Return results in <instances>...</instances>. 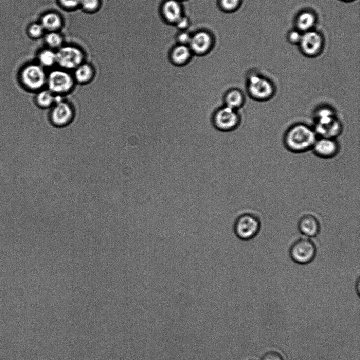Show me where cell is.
Masks as SVG:
<instances>
[{
	"label": "cell",
	"instance_id": "cell-30",
	"mask_svg": "<svg viewBox=\"0 0 360 360\" xmlns=\"http://www.w3.org/2000/svg\"><path fill=\"white\" fill-rule=\"evenodd\" d=\"M192 37L189 34L186 32L182 33L179 36V40L183 43H190Z\"/></svg>",
	"mask_w": 360,
	"mask_h": 360
},
{
	"label": "cell",
	"instance_id": "cell-24",
	"mask_svg": "<svg viewBox=\"0 0 360 360\" xmlns=\"http://www.w3.org/2000/svg\"><path fill=\"white\" fill-rule=\"evenodd\" d=\"M100 0H82L80 6L88 12H94L98 9Z\"/></svg>",
	"mask_w": 360,
	"mask_h": 360
},
{
	"label": "cell",
	"instance_id": "cell-14",
	"mask_svg": "<svg viewBox=\"0 0 360 360\" xmlns=\"http://www.w3.org/2000/svg\"><path fill=\"white\" fill-rule=\"evenodd\" d=\"M224 102L225 106L238 111L245 104V97L240 90L232 89L226 93Z\"/></svg>",
	"mask_w": 360,
	"mask_h": 360
},
{
	"label": "cell",
	"instance_id": "cell-10",
	"mask_svg": "<svg viewBox=\"0 0 360 360\" xmlns=\"http://www.w3.org/2000/svg\"><path fill=\"white\" fill-rule=\"evenodd\" d=\"M75 117L73 106L65 100L53 106L50 115L51 123L60 128L66 127L73 122Z\"/></svg>",
	"mask_w": 360,
	"mask_h": 360
},
{
	"label": "cell",
	"instance_id": "cell-2",
	"mask_svg": "<svg viewBox=\"0 0 360 360\" xmlns=\"http://www.w3.org/2000/svg\"><path fill=\"white\" fill-rule=\"evenodd\" d=\"M313 128L318 137L336 139L343 132V125L331 107L319 108L315 114Z\"/></svg>",
	"mask_w": 360,
	"mask_h": 360
},
{
	"label": "cell",
	"instance_id": "cell-23",
	"mask_svg": "<svg viewBox=\"0 0 360 360\" xmlns=\"http://www.w3.org/2000/svg\"><path fill=\"white\" fill-rule=\"evenodd\" d=\"M46 43L52 48H60L63 39L62 36L57 31L49 32L45 37Z\"/></svg>",
	"mask_w": 360,
	"mask_h": 360
},
{
	"label": "cell",
	"instance_id": "cell-27",
	"mask_svg": "<svg viewBox=\"0 0 360 360\" xmlns=\"http://www.w3.org/2000/svg\"><path fill=\"white\" fill-rule=\"evenodd\" d=\"M262 360H283V358L277 351H269L263 355Z\"/></svg>",
	"mask_w": 360,
	"mask_h": 360
},
{
	"label": "cell",
	"instance_id": "cell-18",
	"mask_svg": "<svg viewBox=\"0 0 360 360\" xmlns=\"http://www.w3.org/2000/svg\"><path fill=\"white\" fill-rule=\"evenodd\" d=\"M164 13L166 19L176 23L182 17V10L179 3L176 0H168L164 5Z\"/></svg>",
	"mask_w": 360,
	"mask_h": 360
},
{
	"label": "cell",
	"instance_id": "cell-16",
	"mask_svg": "<svg viewBox=\"0 0 360 360\" xmlns=\"http://www.w3.org/2000/svg\"><path fill=\"white\" fill-rule=\"evenodd\" d=\"M192 49L197 53H203L208 50L211 44V38L208 34L201 32L197 33L192 37Z\"/></svg>",
	"mask_w": 360,
	"mask_h": 360
},
{
	"label": "cell",
	"instance_id": "cell-32",
	"mask_svg": "<svg viewBox=\"0 0 360 360\" xmlns=\"http://www.w3.org/2000/svg\"><path fill=\"white\" fill-rule=\"evenodd\" d=\"M249 360H255V359H249Z\"/></svg>",
	"mask_w": 360,
	"mask_h": 360
},
{
	"label": "cell",
	"instance_id": "cell-29",
	"mask_svg": "<svg viewBox=\"0 0 360 360\" xmlns=\"http://www.w3.org/2000/svg\"><path fill=\"white\" fill-rule=\"evenodd\" d=\"M301 37L302 34L296 31L291 32L289 35L290 41L293 43H300Z\"/></svg>",
	"mask_w": 360,
	"mask_h": 360
},
{
	"label": "cell",
	"instance_id": "cell-1",
	"mask_svg": "<svg viewBox=\"0 0 360 360\" xmlns=\"http://www.w3.org/2000/svg\"><path fill=\"white\" fill-rule=\"evenodd\" d=\"M318 138L313 128L304 123H297L286 131L283 138L285 148L290 152L301 153L312 150Z\"/></svg>",
	"mask_w": 360,
	"mask_h": 360
},
{
	"label": "cell",
	"instance_id": "cell-26",
	"mask_svg": "<svg viewBox=\"0 0 360 360\" xmlns=\"http://www.w3.org/2000/svg\"><path fill=\"white\" fill-rule=\"evenodd\" d=\"M82 0H59L60 5L68 9H75L80 6Z\"/></svg>",
	"mask_w": 360,
	"mask_h": 360
},
{
	"label": "cell",
	"instance_id": "cell-15",
	"mask_svg": "<svg viewBox=\"0 0 360 360\" xmlns=\"http://www.w3.org/2000/svg\"><path fill=\"white\" fill-rule=\"evenodd\" d=\"M74 70V79L80 84H87L94 79L95 71L91 65L83 63Z\"/></svg>",
	"mask_w": 360,
	"mask_h": 360
},
{
	"label": "cell",
	"instance_id": "cell-5",
	"mask_svg": "<svg viewBox=\"0 0 360 360\" xmlns=\"http://www.w3.org/2000/svg\"><path fill=\"white\" fill-rule=\"evenodd\" d=\"M47 75L43 66L32 64L22 71L20 81L22 86L28 92H38L47 84Z\"/></svg>",
	"mask_w": 360,
	"mask_h": 360
},
{
	"label": "cell",
	"instance_id": "cell-3",
	"mask_svg": "<svg viewBox=\"0 0 360 360\" xmlns=\"http://www.w3.org/2000/svg\"><path fill=\"white\" fill-rule=\"evenodd\" d=\"M247 91L252 99L258 102H266L275 96L276 87L271 80L255 74L251 75L247 81Z\"/></svg>",
	"mask_w": 360,
	"mask_h": 360
},
{
	"label": "cell",
	"instance_id": "cell-22",
	"mask_svg": "<svg viewBox=\"0 0 360 360\" xmlns=\"http://www.w3.org/2000/svg\"><path fill=\"white\" fill-rule=\"evenodd\" d=\"M41 66L43 67H50L57 64L56 52L51 49L43 50L39 56Z\"/></svg>",
	"mask_w": 360,
	"mask_h": 360
},
{
	"label": "cell",
	"instance_id": "cell-6",
	"mask_svg": "<svg viewBox=\"0 0 360 360\" xmlns=\"http://www.w3.org/2000/svg\"><path fill=\"white\" fill-rule=\"evenodd\" d=\"M317 253L316 244L309 238H301L296 240L289 250V255L292 261L302 265L311 263L315 259Z\"/></svg>",
	"mask_w": 360,
	"mask_h": 360
},
{
	"label": "cell",
	"instance_id": "cell-11",
	"mask_svg": "<svg viewBox=\"0 0 360 360\" xmlns=\"http://www.w3.org/2000/svg\"><path fill=\"white\" fill-rule=\"evenodd\" d=\"M336 139L318 137L312 149L314 154L323 159H331L337 155L340 145Z\"/></svg>",
	"mask_w": 360,
	"mask_h": 360
},
{
	"label": "cell",
	"instance_id": "cell-19",
	"mask_svg": "<svg viewBox=\"0 0 360 360\" xmlns=\"http://www.w3.org/2000/svg\"><path fill=\"white\" fill-rule=\"evenodd\" d=\"M56 96L48 89H43L35 96L36 104L42 109H48L55 104Z\"/></svg>",
	"mask_w": 360,
	"mask_h": 360
},
{
	"label": "cell",
	"instance_id": "cell-20",
	"mask_svg": "<svg viewBox=\"0 0 360 360\" xmlns=\"http://www.w3.org/2000/svg\"><path fill=\"white\" fill-rule=\"evenodd\" d=\"M315 17L312 13L304 12L301 13L297 21V27L302 31L308 32L314 26Z\"/></svg>",
	"mask_w": 360,
	"mask_h": 360
},
{
	"label": "cell",
	"instance_id": "cell-12",
	"mask_svg": "<svg viewBox=\"0 0 360 360\" xmlns=\"http://www.w3.org/2000/svg\"><path fill=\"white\" fill-rule=\"evenodd\" d=\"M298 228L299 232L305 237L315 238L320 232L321 224L314 215L308 213L300 218Z\"/></svg>",
	"mask_w": 360,
	"mask_h": 360
},
{
	"label": "cell",
	"instance_id": "cell-13",
	"mask_svg": "<svg viewBox=\"0 0 360 360\" xmlns=\"http://www.w3.org/2000/svg\"><path fill=\"white\" fill-rule=\"evenodd\" d=\"M300 44L301 49L305 55L314 56L322 48V40L317 32L309 31L302 35Z\"/></svg>",
	"mask_w": 360,
	"mask_h": 360
},
{
	"label": "cell",
	"instance_id": "cell-17",
	"mask_svg": "<svg viewBox=\"0 0 360 360\" xmlns=\"http://www.w3.org/2000/svg\"><path fill=\"white\" fill-rule=\"evenodd\" d=\"M41 25L45 30L49 32L57 31L62 26V20L61 16L55 12H49L45 14L41 21Z\"/></svg>",
	"mask_w": 360,
	"mask_h": 360
},
{
	"label": "cell",
	"instance_id": "cell-7",
	"mask_svg": "<svg viewBox=\"0 0 360 360\" xmlns=\"http://www.w3.org/2000/svg\"><path fill=\"white\" fill-rule=\"evenodd\" d=\"M75 81L67 70H52L47 76L48 89L55 95H63L69 93L74 89Z\"/></svg>",
	"mask_w": 360,
	"mask_h": 360
},
{
	"label": "cell",
	"instance_id": "cell-25",
	"mask_svg": "<svg viewBox=\"0 0 360 360\" xmlns=\"http://www.w3.org/2000/svg\"><path fill=\"white\" fill-rule=\"evenodd\" d=\"M45 29L41 24H34L29 28V33L31 37L38 38L43 35Z\"/></svg>",
	"mask_w": 360,
	"mask_h": 360
},
{
	"label": "cell",
	"instance_id": "cell-4",
	"mask_svg": "<svg viewBox=\"0 0 360 360\" xmlns=\"http://www.w3.org/2000/svg\"><path fill=\"white\" fill-rule=\"evenodd\" d=\"M261 225L258 215L250 212L243 213L237 217L234 225V231L239 239L248 241L258 236Z\"/></svg>",
	"mask_w": 360,
	"mask_h": 360
},
{
	"label": "cell",
	"instance_id": "cell-9",
	"mask_svg": "<svg viewBox=\"0 0 360 360\" xmlns=\"http://www.w3.org/2000/svg\"><path fill=\"white\" fill-rule=\"evenodd\" d=\"M57 64L63 70H75L83 63V51L74 46H65L56 52Z\"/></svg>",
	"mask_w": 360,
	"mask_h": 360
},
{
	"label": "cell",
	"instance_id": "cell-8",
	"mask_svg": "<svg viewBox=\"0 0 360 360\" xmlns=\"http://www.w3.org/2000/svg\"><path fill=\"white\" fill-rule=\"evenodd\" d=\"M213 125L222 132H230L236 130L241 123V117L237 110L225 105L216 111L213 116Z\"/></svg>",
	"mask_w": 360,
	"mask_h": 360
},
{
	"label": "cell",
	"instance_id": "cell-31",
	"mask_svg": "<svg viewBox=\"0 0 360 360\" xmlns=\"http://www.w3.org/2000/svg\"><path fill=\"white\" fill-rule=\"evenodd\" d=\"M177 25L180 28H184L187 27L188 25V21L186 18L181 17L180 19L176 22Z\"/></svg>",
	"mask_w": 360,
	"mask_h": 360
},
{
	"label": "cell",
	"instance_id": "cell-21",
	"mask_svg": "<svg viewBox=\"0 0 360 360\" xmlns=\"http://www.w3.org/2000/svg\"><path fill=\"white\" fill-rule=\"evenodd\" d=\"M190 55L189 48L185 45L177 47L173 52V59L174 62L178 64L185 63Z\"/></svg>",
	"mask_w": 360,
	"mask_h": 360
},
{
	"label": "cell",
	"instance_id": "cell-28",
	"mask_svg": "<svg viewBox=\"0 0 360 360\" xmlns=\"http://www.w3.org/2000/svg\"><path fill=\"white\" fill-rule=\"evenodd\" d=\"M240 0H221L223 7L226 10L235 9L239 5Z\"/></svg>",
	"mask_w": 360,
	"mask_h": 360
}]
</instances>
